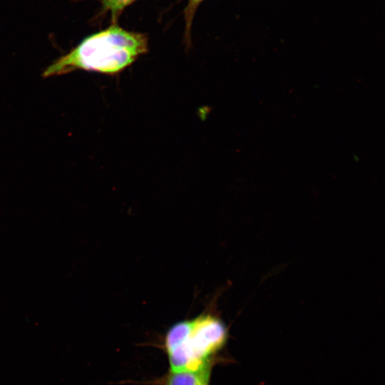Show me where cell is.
I'll return each mask as SVG.
<instances>
[{"label":"cell","instance_id":"7a4b0ae2","mask_svg":"<svg viewBox=\"0 0 385 385\" xmlns=\"http://www.w3.org/2000/svg\"><path fill=\"white\" fill-rule=\"evenodd\" d=\"M227 337L225 323L210 313L174 324L164 339L170 371L193 370L211 364Z\"/></svg>","mask_w":385,"mask_h":385},{"label":"cell","instance_id":"3957f363","mask_svg":"<svg viewBox=\"0 0 385 385\" xmlns=\"http://www.w3.org/2000/svg\"><path fill=\"white\" fill-rule=\"evenodd\" d=\"M212 364L193 370L169 371L164 385H210Z\"/></svg>","mask_w":385,"mask_h":385},{"label":"cell","instance_id":"6da1fadb","mask_svg":"<svg viewBox=\"0 0 385 385\" xmlns=\"http://www.w3.org/2000/svg\"><path fill=\"white\" fill-rule=\"evenodd\" d=\"M147 36L112 25L83 39L67 54L48 66L44 78L84 70L115 75L147 53Z\"/></svg>","mask_w":385,"mask_h":385},{"label":"cell","instance_id":"277c9868","mask_svg":"<svg viewBox=\"0 0 385 385\" xmlns=\"http://www.w3.org/2000/svg\"><path fill=\"white\" fill-rule=\"evenodd\" d=\"M104 9L111 11L113 16H117L125 6L135 0H98Z\"/></svg>","mask_w":385,"mask_h":385},{"label":"cell","instance_id":"5b68a950","mask_svg":"<svg viewBox=\"0 0 385 385\" xmlns=\"http://www.w3.org/2000/svg\"><path fill=\"white\" fill-rule=\"evenodd\" d=\"M202 1V0H189L188 4L185 9V17L188 27L190 26V21L197 6Z\"/></svg>","mask_w":385,"mask_h":385}]
</instances>
